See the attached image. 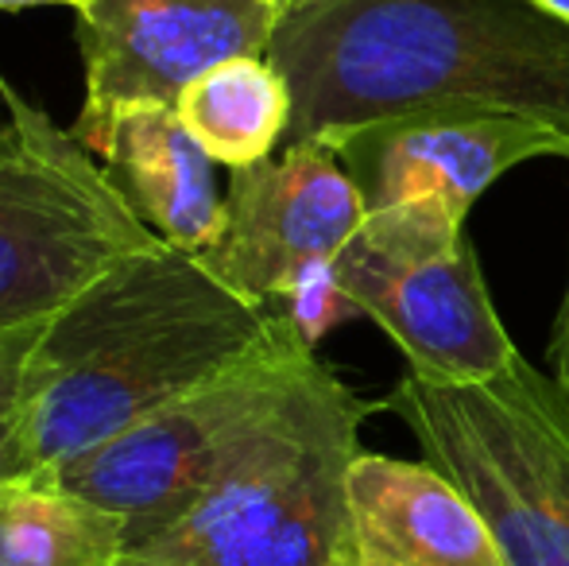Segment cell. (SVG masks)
I'll list each match as a JSON object with an SVG mask.
<instances>
[{"instance_id": "cell-1", "label": "cell", "mask_w": 569, "mask_h": 566, "mask_svg": "<svg viewBox=\"0 0 569 566\" xmlns=\"http://www.w3.org/2000/svg\"><path fill=\"white\" fill-rule=\"evenodd\" d=\"M283 148L430 106L523 113L569 137V23L535 0H310L279 20Z\"/></svg>"}, {"instance_id": "cell-2", "label": "cell", "mask_w": 569, "mask_h": 566, "mask_svg": "<svg viewBox=\"0 0 569 566\" xmlns=\"http://www.w3.org/2000/svg\"><path fill=\"white\" fill-rule=\"evenodd\" d=\"M271 318L194 252L159 241L124 257L51 318L31 357L28 477L59 474L221 373Z\"/></svg>"}, {"instance_id": "cell-3", "label": "cell", "mask_w": 569, "mask_h": 566, "mask_svg": "<svg viewBox=\"0 0 569 566\" xmlns=\"http://www.w3.org/2000/svg\"><path fill=\"white\" fill-rule=\"evenodd\" d=\"M333 380L307 330L276 315L248 354L51 477L117 513L132 547L260 458Z\"/></svg>"}, {"instance_id": "cell-4", "label": "cell", "mask_w": 569, "mask_h": 566, "mask_svg": "<svg viewBox=\"0 0 569 566\" xmlns=\"http://www.w3.org/2000/svg\"><path fill=\"white\" fill-rule=\"evenodd\" d=\"M376 408L480 508L508 566H569V396L523 354L480 385L407 373Z\"/></svg>"}, {"instance_id": "cell-5", "label": "cell", "mask_w": 569, "mask_h": 566, "mask_svg": "<svg viewBox=\"0 0 569 566\" xmlns=\"http://www.w3.org/2000/svg\"><path fill=\"white\" fill-rule=\"evenodd\" d=\"M368 404L338 377L256 461L206 493L117 566H341L349 559L345 477Z\"/></svg>"}, {"instance_id": "cell-6", "label": "cell", "mask_w": 569, "mask_h": 566, "mask_svg": "<svg viewBox=\"0 0 569 566\" xmlns=\"http://www.w3.org/2000/svg\"><path fill=\"white\" fill-rule=\"evenodd\" d=\"M0 121V326L54 318L132 252L159 245L74 132L20 93Z\"/></svg>"}, {"instance_id": "cell-7", "label": "cell", "mask_w": 569, "mask_h": 566, "mask_svg": "<svg viewBox=\"0 0 569 566\" xmlns=\"http://www.w3.org/2000/svg\"><path fill=\"white\" fill-rule=\"evenodd\" d=\"M333 284L430 385H480L519 357L465 218L435 198L368 210L333 260Z\"/></svg>"}, {"instance_id": "cell-8", "label": "cell", "mask_w": 569, "mask_h": 566, "mask_svg": "<svg viewBox=\"0 0 569 566\" xmlns=\"http://www.w3.org/2000/svg\"><path fill=\"white\" fill-rule=\"evenodd\" d=\"M86 101L74 137L106 159L124 106H174L187 82L240 54H268L283 0H74Z\"/></svg>"}, {"instance_id": "cell-9", "label": "cell", "mask_w": 569, "mask_h": 566, "mask_svg": "<svg viewBox=\"0 0 569 566\" xmlns=\"http://www.w3.org/2000/svg\"><path fill=\"white\" fill-rule=\"evenodd\" d=\"M365 214L338 151L326 140H302L232 171L226 226L202 260L229 287L268 307L307 276L333 268Z\"/></svg>"}, {"instance_id": "cell-10", "label": "cell", "mask_w": 569, "mask_h": 566, "mask_svg": "<svg viewBox=\"0 0 569 566\" xmlns=\"http://www.w3.org/2000/svg\"><path fill=\"white\" fill-rule=\"evenodd\" d=\"M365 210L435 198L469 218L472 202L527 159H569V137L523 113L430 106L326 137Z\"/></svg>"}, {"instance_id": "cell-11", "label": "cell", "mask_w": 569, "mask_h": 566, "mask_svg": "<svg viewBox=\"0 0 569 566\" xmlns=\"http://www.w3.org/2000/svg\"><path fill=\"white\" fill-rule=\"evenodd\" d=\"M345 497L357 566H508L480 508L427 458L360 450Z\"/></svg>"}, {"instance_id": "cell-12", "label": "cell", "mask_w": 569, "mask_h": 566, "mask_svg": "<svg viewBox=\"0 0 569 566\" xmlns=\"http://www.w3.org/2000/svg\"><path fill=\"white\" fill-rule=\"evenodd\" d=\"M106 159L117 190L167 245L202 257L221 237L226 195L213 175L218 163L190 137L174 106L140 101L120 109Z\"/></svg>"}, {"instance_id": "cell-13", "label": "cell", "mask_w": 569, "mask_h": 566, "mask_svg": "<svg viewBox=\"0 0 569 566\" xmlns=\"http://www.w3.org/2000/svg\"><path fill=\"white\" fill-rule=\"evenodd\" d=\"M179 121L229 171L271 159L291 129V90L268 54L226 59L187 82L174 101Z\"/></svg>"}, {"instance_id": "cell-14", "label": "cell", "mask_w": 569, "mask_h": 566, "mask_svg": "<svg viewBox=\"0 0 569 566\" xmlns=\"http://www.w3.org/2000/svg\"><path fill=\"white\" fill-rule=\"evenodd\" d=\"M124 520L54 477L0 481V566H117Z\"/></svg>"}, {"instance_id": "cell-15", "label": "cell", "mask_w": 569, "mask_h": 566, "mask_svg": "<svg viewBox=\"0 0 569 566\" xmlns=\"http://www.w3.org/2000/svg\"><path fill=\"white\" fill-rule=\"evenodd\" d=\"M51 318L20 326H0V481L28 477L23 427H28L31 357L43 341Z\"/></svg>"}, {"instance_id": "cell-16", "label": "cell", "mask_w": 569, "mask_h": 566, "mask_svg": "<svg viewBox=\"0 0 569 566\" xmlns=\"http://www.w3.org/2000/svg\"><path fill=\"white\" fill-rule=\"evenodd\" d=\"M550 365H555V380L566 388V396H569V280H566L562 307H558L555 338H550Z\"/></svg>"}, {"instance_id": "cell-17", "label": "cell", "mask_w": 569, "mask_h": 566, "mask_svg": "<svg viewBox=\"0 0 569 566\" xmlns=\"http://www.w3.org/2000/svg\"><path fill=\"white\" fill-rule=\"evenodd\" d=\"M47 4L74 8V0H0V8H4V12H23V8H47Z\"/></svg>"}, {"instance_id": "cell-18", "label": "cell", "mask_w": 569, "mask_h": 566, "mask_svg": "<svg viewBox=\"0 0 569 566\" xmlns=\"http://www.w3.org/2000/svg\"><path fill=\"white\" fill-rule=\"evenodd\" d=\"M535 4H542L550 16H558V20L569 23V0H535Z\"/></svg>"}, {"instance_id": "cell-19", "label": "cell", "mask_w": 569, "mask_h": 566, "mask_svg": "<svg viewBox=\"0 0 569 566\" xmlns=\"http://www.w3.org/2000/svg\"><path fill=\"white\" fill-rule=\"evenodd\" d=\"M287 4V12H291V8H299V4H310V0H283Z\"/></svg>"}, {"instance_id": "cell-20", "label": "cell", "mask_w": 569, "mask_h": 566, "mask_svg": "<svg viewBox=\"0 0 569 566\" xmlns=\"http://www.w3.org/2000/svg\"><path fill=\"white\" fill-rule=\"evenodd\" d=\"M341 566H357V563H352V559H345V563H341Z\"/></svg>"}]
</instances>
